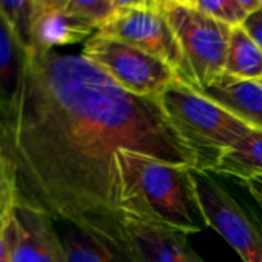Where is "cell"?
<instances>
[{
	"instance_id": "7a4b0ae2",
	"label": "cell",
	"mask_w": 262,
	"mask_h": 262,
	"mask_svg": "<svg viewBox=\"0 0 262 262\" xmlns=\"http://www.w3.org/2000/svg\"><path fill=\"white\" fill-rule=\"evenodd\" d=\"M116 158L125 219L184 234L201 233L208 227L196 194L193 168L129 150H119Z\"/></svg>"
},
{
	"instance_id": "5b68a950",
	"label": "cell",
	"mask_w": 262,
	"mask_h": 262,
	"mask_svg": "<svg viewBox=\"0 0 262 262\" xmlns=\"http://www.w3.org/2000/svg\"><path fill=\"white\" fill-rule=\"evenodd\" d=\"M82 54L105 70L122 88L136 96L159 97L179 80L178 73L164 60L100 33L83 43Z\"/></svg>"
},
{
	"instance_id": "484cf974",
	"label": "cell",
	"mask_w": 262,
	"mask_h": 262,
	"mask_svg": "<svg viewBox=\"0 0 262 262\" xmlns=\"http://www.w3.org/2000/svg\"><path fill=\"white\" fill-rule=\"evenodd\" d=\"M190 0H159V7L165 4H188Z\"/></svg>"
},
{
	"instance_id": "ba28073f",
	"label": "cell",
	"mask_w": 262,
	"mask_h": 262,
	"mask_svg": "<svg viewBox=\"0 0 262 262\" xmlns=\"http://www.w3.org/2000/svg\"><path fill=\"white\" fill-rule=\"evenodd\" d=\"M8 233L11 262H67L62 237L50 216L19 204Z\"/></svg>"
},
{
	"instance_id": "7c38bea8",
	"label": "cell",
	"mask_w": 262,
	"mask_h": 262,
	"mask_svg": "<svg viewBox=\"0 0 262 262\" xmlns=\"http://www.w3.org/2000/svg\"><path fill=\"white\" fill-rule=\"evenodd\" d=\"M27 48L10 22L0 14V113H5L17 97L25 65Z\"/></svg>"
},
{
	"instance_id": "d6986e66",
	"label": "cell",
	"mask_w": 262,
	"mask_h": 262,
	"mask_svg": "<svg viewBox=\"0 0 262 262\" xmlns=\"http://www.w3.org/2000/svg\"><path fill=\"white\" fill-rule=\"evenodd\" d=\"M114 0H68L63 10L86 19L99 30L113 16Z\"/></svg>"
},
{
	"instance_id": "cb8c5ba5",
	"label": "cell",
	"mask_w": 262,
	"mask_h": 262,
	"mask_svg": "<svg viewBox=\"0 0 262 262\" xmlns=\"http://www.w3.org/2000/svg\"><path fill=\"white\" fill-rule=\"evenodd\" d=\"M68 0H37L36 13L42 10H63Z\"/></svg>"
},
{
	"instance_id": "6da1fadb",
	"label": "cell",
	"mask_w": 262,
	"mask_h": 262,
	"mask_svg": "<svg viewBox=\"0 0 262 262\" xmlns=\"http://www.w3.org/2000/svg\"><path fill=\"white\" fill-rule=\"evenodd\" d=\"M119 150L201 168L159 97L126 91L82 53L28 50L17 97L0 113L20 204L125 256Z\"/></svg>"
},
{
	"instance_id": "5bb4252c",
	"label": "cell",
	"mask_w": 262,
	"mask_h": 262,
	"mask_svg": "<svg viewBox=\"0 0 262 262\" xmlns=\"http://www.w3.org/2000/svg\"><path fill=\"white\" fill-rule=\"evenodd\" d=\"M224 73L241 80H262V48L241 25L231 28Z\"/></svg>"
},
{
	"instance_id": "30bf717a",
	"label": "cell",
	"mask_w": 262,
	"mask_h": 262,
	"mask_svg": "<svg viewBox=\"0 0 262 262\" xmlns=\"http://www.w3.org/2000/svg\"><path fill=\"white\" fill-rule=\"evenodd\" d=\"M199 93L216 102L253 129L262 131V85L222 73Z\"/></svg>"
},
{
	"instance_id": "4fadbf2b",
	"label": "cell",
	"mask_w": 262,
	"mask_h": 262,
	"mask_svg": "<svg viewBox=\"0 0 262 262\" xmlns=\"http://www.w3.org/2000/svg\"><path fill=\"white\" fill-rule=\"evenodd\" d=\"M210 173L241 182L262 178V131L253 129L241 142L224 151Z\"/></svg>"
},
{
	"instance_id": "3957f363",
	"label": "cell",
	"mask_w": 262,
	"mask_h": 262,
	"mask_svg": "<svg viewBox=\"0 0 262 262\" xmlns=\"http://www.w3.org/2000/svg\"><path fill=\"white\" fill-rule=\"evenodd\" d=\"M159 102L171 125L196 151L199 170L211 171L224 151L253 131L248 123L179 80L159 96Z\"/></svg>"
},
{
	"instance_id": "277c9868",
	"label": "cell",
	"mask_w": 262,
	"mask_h": 262,
	"mask_svg": "<svg viewBox=\"0 0 262 262\" xmlns=\"http://www.w3.org/2000/svg\"><path fill=\"white\" fill-rule=\"evenodd\" d=\"M179 42L187 67L188 86L199 91L216 80L225 68L231 28L190 4L161 5Z\"/></svg>"
},
{
	"instance_id": "8992f818",
	"label": "cell",
	"mask_w": 262,
	"mask_h": 262,
	"mask_svg": "<svg viewBox=\"0 0 262 262\" xmlns=\"http://www.w3.org/2000/svg\"><path fill=\"white\" fill-rule=\"evenodd\" d=\"M193 182L208 227L216 230L244 262H262V222L216 178L193 168Z\"/></svg>"
},
{
	"instance_id": "44dd1931",
	"label": "cell",
	"mask_w": 262,
	"mask_h": 262,
	"mask_svg": "<svg viewBox=\"0 0 262 262\" xmlns=\"http://www.w3.org/2000/svg\"><path fill=\"white\" fill-rule=\"evenodd\" d=\"M159 7V0H114L113 2V14L135 10V8H156Z\"/></svg>"
},
{
	"instance_id": "e0dca14e",
	"label": "cell",
	"mask_w": 262,
	"mask_h": 262,
	"mask_svg": "<svg viewBox=\"0 0 262 262\" xmlns=\"http://www.w3.org/2000/svg\"><path fill=\"white\" fill-rule=\"evenodd\" d=\"M20 204L16 170L11 161L0 151V228H5Z\"/></svg>"
},
{
	"instance_id": "8fae6325",
	"label": "cell",
	"mask_w": 262,
	"mask_h": 262,
	"mask_svg": "<svg viewBox=\"0 0 262 262\" xmlns=\"http://www.w3.org/2000/svg\"><path fill=\"white\" fill-rule=\"evenodd\" d=\"M96 33V25L67 10H42L37 11L34 17L31 48L51 51L86 42Z\"/></svg>"
},
{
	"instance_id": "ffe728a7",
	"label": "cell",
	"mask_w": 262,
	"mask_h": 262,
	"mask_svg": "<svg viewBox=\"0 0 262 262\" xmlns=\"http://www.w3.org/2000/svg\"><path fill=\"white\" fill-rule=\"evenodd\" d=\"M241 27L262 48V7L248 13Z\"/></svg>"
},
{
	"instance_id": "83f0119b",
	"label": "cell",
	"mask_w": 262,
	"mask_h": 262,
	"mask_svg": "<svg viewBox=\"0 0 262 262\" xmlns=\"http://www.w3.org/2000/svg\"><path fill=\"white\" fill-rule=\"evenodd\" d=\"M34 2H37V0H34Z\"/></svg>"
},
{
	"instance_id": "2e32d148",
	"label": "cell",
	"mask_w": 262,
	"mask_h": 262,
	"mask_svg": "<svg viewBox=\"0 0 262 262\" xmlns=\"http://www.w3.org/2000/svg\"><path fill=\"white\" fill-rule=\"evenodd\" d=\"M0 14L10 22L28 51L33 47V25L36 17L34 0H0Z\"/></svg>"
},
{
	"instance_id": "603a6c76",
	"label": "cell",
	"mask_w": 262,
	"mask_h": 262,
	"mask_svg": "<svg viewBox=\"0 0 262 262\" xmlns=\"http://www.w3.org/2000/svg\"><path fill=\"white\" fill-rule=\"evenodd\" d=\"M8 225L5 228H0V262H11V241Z\"/></svg>"
},
{
	"instance_id": "ac0fdd59",
	"label": "cell",
	"mask_w": 262,
	"mask_h": 262,
	"mask_svg": "<svg viewBox=\"0 0 262 262\" xmlns=\"http://www.w3.org/2000/svg\"><path fill=\"white\" fill-rule=\"evenodd\" d=\"M188 4L230 27H239L247 17V13L237 4V0H190Z\"/></svg>"
},
{
	"instance_id": "4316f807",
	"label": "cell",
	"mask_w": 262,
	"mask_h": 262,
	"mask_svg": "<svg viewBox=\"0 0 262 262\" xmlns=\"http://www.w3.org/2000/svg\"><path fill=\"white\" fill-rule=\"evenodd\" d=\"M259 83H260V85H262V80H259Z\"/></svg>"
},
{
	"instance_id": "9a60e30c",
	"label": "cell",
	"mask_w": 262,
	"mask_h": 262,
	"mask_svg": "<svg viewBox=\"0 0 262 262\" xmlns=\"http://www.w3.org/2000/svg\"><path fill=\"white\" fill-rule=\"evenodd\" d=\"M60 237L67 262H128L123 254L73 225H67Z\"/></svg>"
},
{
	"instance_id": "52a82bcc",
	"label": "cell",
	"mask_w": 262,
	"mask_h": 262,
	"mask_svg": "<svg viewBox=\"0 0 262 262\" xmlns=\"http://www.w3.org/2000/svg\"><path fill=\"white\" fill-rule=\"evenodd\" d=\"M97 33L129 43L164 60L178 73L179 80L188 85L184 54L161 7L135 8L113 14Z\"/></svg>"
},
{
	"instance_id": "9c48e42d",
	"label": "cell",
	"mask_w": 262,
	"mask_h": 262,
	"mask_svg": "<svg viewBox=\"0 0 262 262\" xmlns=\"http://www.w3.org/2000/svg\"><path fill=\"white\" fill-rule=\"evenodd\" d=\"M123 234L128 262H205L191 250L187 234L171 228L125 219Z\"/></svg>"
},
{
	"instance_id": "7402d4cb",
	"label": "cell",
	"mask_w": 262,
	"mask_h": 262,
	"mask_svg": "<svg viewBox=\"0 0 262 262\" xmlns=\"http://www.w3.org/2000/svg\"><path fill=\"white\" fill-rule=\"evenodd\" d=\"M242 185L245 187V190L250 193V196L254 199V202L262 210V178L248 179V181L242 182Z\"/></svg>"
},
{
	"instance_id": "d4e9b609",
	"label": "cell",
	"mask_w": 262,
	"mask_h": 262,
	"mask_svg": "<svg viewBox=\"0 0 262 262\" xmlns=\"http://www.w3.org/2000/svg\"><path fill=\"white\" fill-rule=\"evenodd\" d=\"M237 4L248 14V13H251V11H254V10L262 7V0H237Z\"/></svg>"
}]
</instances>
